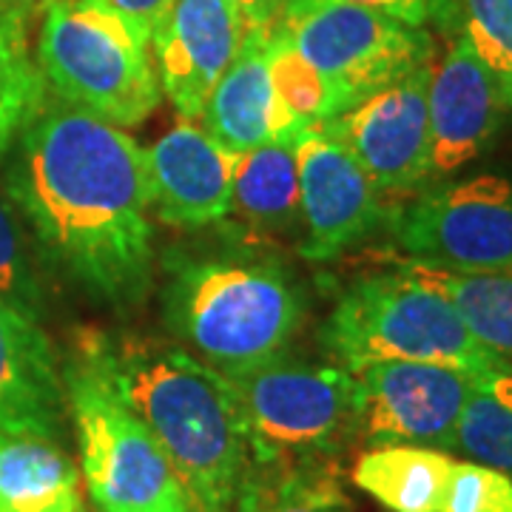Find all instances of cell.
<instances>
[{
    "label": "cell",
    "instance_id": "obj_7",
    "mask_svg": "<svg viewBox=\"0 0 512 512\" xmlns=\"http://www.w3.org/2000/svg\"><path fill=\"white\" fill-rule=\"evenodd\" d=\"M225 379L256 464L339 461L356 441V379L348 367L282 356Z\"/></svg>",
    "mask_w": 512,
    "mask_h": 512
},
{
    "label": "cell",
    "instance_id": "obj_29",
    "mask_svg": "<svg viewBox=\"0 0 512 512\" xmlns=\"http://www.w3.org/2000/svg\"><path fill=\"white\" fill-rule=\"evenodd\" d=\"M348 3L379 9L384 15L419 29L436 26L439 32H450V35L458 32V0H348Z\"/></svg>",
    "mask_w": 512,
    "mask_h": 512
},
{
    "label": "cell",
    "instance_id": "obj_14",
    "mask_svg": "<svg viewBox=\"0 0 512 512\" xmlns=\"http://www.w3.org/2000/svg\"><path fill=\"white\" fill-rule=\"evenodd\" d=\"M430 168L433 180L453 177L493 146L507 106L490 69L461 29L439 63H433L430 92Z\"/></svg>",
    "mask_w": 512,
    "mask_h": 512
},
{
    "label": "cell",
    "instance_id": "obj_1",
    "mask_svg": "<svg viewBox=\"0 0 512 512\" xmlns=\"http://www.w3.org/2000/svg\"><path fill=\"white\" fill-rule=\"evenodd\" d=\"M9 197L49 268L94 302L131 311L154 288L146 148L66 100L43 103L18 134Z\"/></svg>",
    "mask_w": 512,
    "mask_h": 512
},
{
    "label": "cell",
    "instance_id": "obj_21",
    "mask_svg": "<svg viewBox=\"0 0 512 512\" xmlns=\"http://www.w3.org/2000/svg\"><path fill=\"white\" fill-rule=\"evenodd\" d=\"M234 512H353L339 461L256 464L248 461Z\"/></svg>",
    "mask_w": 512,
    "mask_h": 512
},
{
    "label": "cell",
    "instance_id": "obj_19",
    "mask_svg": "<svg viewBox=\"0 0 512 512\" xmlns=\"http://www.w3.org/2000/svg\"><path fill=\"white\" fill-rule=\"evenodd\" d=\"M453 461L444 450L413 444L367 447L350 478L387 512H441Z\"/></svg>",
    "mask_w": 512,
    "mask_h": 512
},
{
    "label": "cell",
    "instance_id": "obj_11",
    "mask_svg": "<svg viewBox=\"0 0 512 512\" xmlns=\"http://www.w3.org/2000/svg\"><path fill=\"white\" fill-rule=\"evenodd\" d=\"M433 63H424L353 109L316 126L362 165L382 194L419 191L433 180L427 114Z\"/></svg>",
    "mask_w": 512,
    "mask_h": 512
},
{
    "label": "cell",
    "instance_id": "obj_30",
    "mask_svg": "<svg viewBox=\"0 0 512 512\" xmlns=\"http://www.w3.org/2000/svg\"><path fill=\"white\" fill-rule=\"evenodd\" d=\"M120 12H126L151 40V32L157 29V23L165 18V12L171 9L174 0H111Z\"/></svg>",
    "mask_w": 512,
    "mask_h": 512
},
{
    "label": "cell",
    "instance_id": "obj_9",
    "mask_svg": "<svg viewBox=\"0 0 512 512\" xmlns=\"http://www.w3.org/2000/svg\"><path fill=\"white\" fill-rule=\"evenodd\" d=\"M396 245L407 259L450 271H510L512 180L476 174L424 191L399 211Z\"/></svg>",
    "mask_w": 512,
    "mask_h": 512
},
{
    "label": "cell",
    "instance_id": "obj_8",
    "mask_svg": "<svg viewBox=\"0 0 512 512\" xmlns=\"http://www.w3.org/2000/svg\"><path fill=\"white\" fill-rule=\"evenodd\" d=\"M274 26L328 83L333 117L436 60L427 29L348 0H288Z\"/></svg>",
    "mask_w": 512,
    "mask_h": 512
},
{
    "label": "cell",
    "instance_id": "obj_13",
    "mask_svg": "<svg viewBox=\"0 0 512 512\" xmlns=\"http://www.w3.org/2000/svg\"><path fill=\"white\" fill-rule=\"evenodd\" d=\"M245 20L228 0H174L151 32L160 92L180 114L197 123L222 74L234 63Z\"/></svg>",
    "mask_w": 512,
    "mask_h": 512
},
{
    "label": "cell",
    "instance_id": "obj_18",
    "mask_svg": "<svg viewBox=\"0 0 512 512\" xmlns=\"http://www.w3.org/2000/svg\"><path fill=\"white\" fill-rule=\"evenodd\" d=\"M0 512H86L80 467L57 441L0 433Z\"/></svg>",
    "mask_w": 512,
    "mask_h": 512
},
{
    "label": "cell",
    "instance_id": "obj_23",
    "mask_svg": "<svg viewBox=\"0 0 512 512\" xmlns=\"http://www.w3.org/2000/svg\"><path fill=\"white\" fill-rule=\"evenodd\" d=\"M456 450L512 478V365L473 376V390L461 410Z\"/></svg>",
    "mask_w": 512,
    "mask_h": 512
},
{
    "label": "cell",
    "instance_id": "obj_5",
    "mask_svg": "<svg viewBox=\"0 0 512 512\" xmlns=\"http://www.w3.org/2000/svg\"><path fill=\"white\" fill-rule=\"evenodd\" d=\"M37 66L60 100L111 126L146 123L160 106L148 35L111 0H57L40 18Z\"/></svg>",
    "mask_w": 512,
    "mask_h": 512
},
{
    "label": "cell",
    "instance_id": "obj_26",
    "mask_svg": "<svg viewBox=\"0 0 512 512\" xmlns=\"http://www.w3.org/2000/svg\"><path fill=\"white\" fill-rule=\"evenodd\" d=\"M458 29L470 37L504 106L512 109V0H458Z\"/></svg>",
    "mask_w": 512,
    "mask_h": 512
},
{
    "label": "cell",
    "instance_id": "obj_22",
    "mask_svg": "<svg viewBox=\"0 0 512 512\" xmlns=\"http://www.w3.org/2000/svg\"><path fill=\"white\" fill-rule=\"evenodd\" d=\"M256 231H288L299 220L296 154L285 143L234 151V211Z\"/></svg>",
    "mask_w": 512,
    "mask_h": 512
},
{
    "label": "cell",
    "instance_id": "obj_10",
    "mask_svg": "<svg viewBox=\"0 0 512 512\" xmlns=\"http://www.w3.org/2000/svg\"><path fill=\"white\" fill-rule=\"evenodd\" d=\"M350 373L356 379V441L456 450L458 419L476 373L427 362H370Z\"/></svg>",
    "mask_w": 512,
    "mask_h": 512
},
{
    "label": "cell",
    "instance_id": "obj_17",
    "mask_svg": "<svg viewBox=\"0 0 512 512\" xmlns=\"http://www.w3.org/2000/svg\"><path fill=\"white\" fill-rule=\"evenodd\" d=\"M271 29L245 26L234 63L222 74L202 109L200 120L205 131L228 151H251L268 143L291 146L293 137L305 128L274 89L268 69Z\"/></svg>",
    "mask_w": 512,
    "mask_h": 512
},
{
    "label": "cell",
    "instance_id": "obj_28",
    "mask_svg": "<svg viewBox=\"0 0 512 512\" xmlns=\"http://www.w3.org/2000/svg\"><path fill=\"white\" fill-rule=\"evenodd\" d=\"M441 512H512V478L478 461H453Z\"/></svg>",
    "mask_w": 512,
    "mask_h": 512
},
{
    "label": "cell",
    "instance_id": "obj_25",
    "mask_svg": "<svg viewBox=\"0 0 512 512\" xmlns=\"http://www.w3.org/2000/svg\"><path fill=\"white\" fill-rule=\"evenodd\" d=\"M268 69H271V80H274L279 100L305 126L316 128L319 123L333 117L328 83L322 80V74L316 72L305 57L293 49L288 37L282 35L276 26L268 35Z\"/></svg>",
    "mask_w": 512,
    "mask_h": 512
},
{
    "label": "cell",
    "instance_id": "obj_15",
    "mask_svg": "<svg viewBox=\"0 0 512 512\" xmlns=\"http://www.w3.org/2000/svg\"><path fill=\"white\" fill-rule=\"evenodd\" d=\"M146 174L151 211L171 228L197 231L234 211V151L191 120L146 148Z\"/></svg>",
    "mask_w": 512,
    "mask_h": 512
},
{
    "label": "cell",
    "instance_id": "obj_4",
    "mask_svg": "<svg viewBox=\"0 0 512 512\" xmlns=\"http://www.w3.org/2000/svg\"><path fill=\"white\" fill-rule=\"evenodd\" d=\"M319 345L348 370L427 362L484 373L507 362L478 342L447 296L402 268L348 282L319 328Z\"/></svg>",
    "mask_w": 512,
    "mask_h": 512
},
{
    "label": "cell",
    "instance_id": "obj_32",
    "mask_svg": "<svg viewBox=\"0 0 512 512\" xmlns=\"http://www.w3.org/2000/svg\"><path fill=\"white\" fill-rule=\"evenodd\" d=\"M57 0H0V12L23 23L26 29L46 15V9Z\"/></svg>",
    "mask_w": 512,
    "mask_h": 512
},
{
    "label": "cell",
    "instance_id": "obj_16",
    "mask_svg": "<svg viewBox=\"0 0 512 512\" xmlns=\"http://www.w3.org/2000/svg\"><path fill=\"white\" fill-rule=\"evenodd\" d=\"M66 421V387L40 322L0 299V433L57 441Z\"/></svg>",
    "mask_w": 512,
    "mask_h": 512
},
{
    "label": "cell",
    "instance_id": "obj_24",
    "mask_svg": "<svg viewBox=\"0 0 512 512\" xmlns=\"http://www.w3.org/2000/svg\"><path fill=\"white\" fill-rule=\"evenodd\" d=\"M46 89L29 55V29L0 12V157L46 103Z\"/></svg>",
    "mask_w": 512,
    "mask_h": 512
},
{
    "label": "cell",
    "instance_id": "obj_3",
    "mask_svg": "<svg viewBox=\"0 0 512 512\" xmlns=\"http://www.w3.org/2000/svg\"><path fill=\"white\" fill-rule=\"evenodd\" d=\"M160 308L168 333L222 376L288 356L305 319L291 268L256 254L171 248L163 259Z\"/></svg>",
    "mask_w": 512,
    "mask_h": 512
},
{
    "label": "cell",
    "instance_id": "obj_20",
    "mask_svg": "<svg viewBox=\"0 0 512 512\" xmlns=\"http://www.w3.org/2000/svg\"><path fill=\"white\" fill-rule=\"evenodd\" d=\"M399 268L447 296L478 342L512 365V268L473 274L416 259H404Z\"/></svg>",
    "mask_w": 512,
    "mask_h": 512
},
{
    "label": "cell",
    "instance_id": "obj_12",
    "mask_svg": "<svg viewBox=\"0 0 512 512\" xmlns=\"http://www.w3.org/2000/svg\"><path fill=\"white\" fill-rule=\"evenodd\" d=\"M299 171V217L305 242L299 256L330 262L367 239L384 220L382 191L339 143L305 126L293 137Z\"/></svg>",
    "mask_w": 512,
    "mask_h": 512
},
{
    "label": "cell",
    "instance_id": "obj_27",
    "mask_svg": "<svg viewBox=\"0 0 512 512\" xmlns=\"http://www.w3.org/2000/svg\"><path fill=\"white\" fill-rule=\"evenodd\" d=\"M0 299L40 322L43 288L12 205L0 197Z\"/></svg>",
    "mask_w": 512,
    "mask_h": 512
},
{
    "label": "cell",
    "instance_id": "obj_2",
    "mask_svg": "<svg viewBox=\"0 0 512 512\" xmlns=\"http://www.w3.org/2000/svg\"><path fill=\"white\" fill-rule=\"evenodd\" d=\"M86 345L163 447L194 512H234L251 447L231 382L163 339L86 336Z\"/></svg>",
    "mask_w": 512,
    "mask_h": 512
},
{
    "label": "cell",
    "instance_id": "obj_31",
    "mask_svg": "<svg viewBox=\"0 0 512 512\" xmlns=\"http://www.w3.org/2000/svg\"><path fill=\"white\" fill-rule=\"evenodd\" d=\"M228 3L242 15L245 26H262V29H271L285 9V0H228Z\"/></svg>",
    "mask_w": 512,
    "mask_h": 512
},
{
    "label": "cell",
    "instance_id": "obj_6",
    "mask_svg": "<svg viewBox=\"0 0 512 512\" xmlns=\"http://www.w3.org/2000/svg\"><path fill=\"white\" fill-rule=\"evenodd\" d=\"M80 473L100 512H194L163 447L123 402L86 339L63 367Z\"/></svg>",
    "mask_w": 512,
    "mask_h": 512
}]
</instances>
